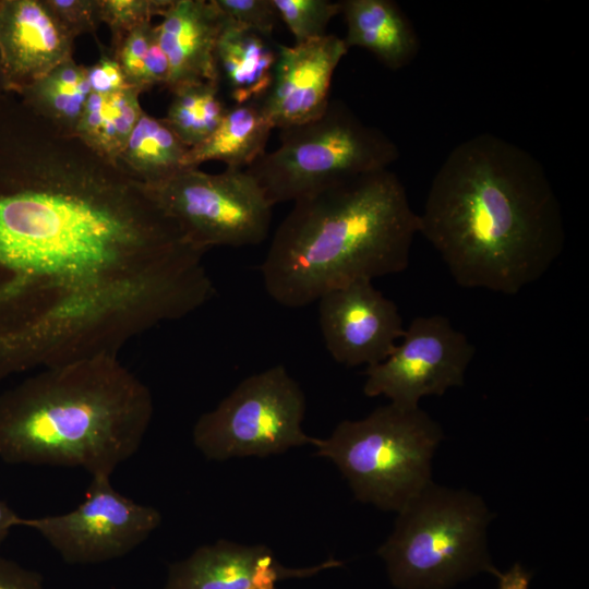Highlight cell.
Listing matches in <instances>:
<instances>
[{"mask_svg": "<svg viewBox=\"0 0 589 589\" xmlns=\"http://www.w3.org/2000/svg\"><path fill=\"white\" fill-rule=\"evenodd\" d=\"M421 233L462 288L517 294L565 244L558 197L542 164L491 133L456 145L419 214Z\"/></svg>", "mask_w": 589, "mask_h": 589, "instance_id": "1", "label": "cell"}, {"mask_svg": "<svg viewBox=\"0 0 589 589\" xmlns=\"http://www.w3.org/2000/svg\"><path fill=\"white\" fill-rule=\"evenodd\" d=\"M418 233L396 173L347 178L293 202L261 264L264 288L283 306H306L352 281L405 271Z\"/></svg>", "mask_w": 589, "mask_h": 589, "instance_id": "2", "label": "cell"}, {"mask_svg": "<svg viewBox=\"0 0 589 589\" xmlns=\"http://www.w3.org/2000/svg\"><path fill=\"white\" fill-rule=\"evenodd\" d=\"M149 388L113 354L44 368L0 395V460L107 476L139 450Z\"/></svg>", "mask_w": 589, "mask_h": 589, "instance_id": "3", "label": "cell"}, {"mask_svg": "<svg viewBox=\"0 0 589 589\" xmlns=\"http://www.w3.org/2000/svg\"><path fill=\"white\" fill-rule=\"evenodd\" d=\"M397 513L377 550L395 588L450 589L480 573L501 574L486 545L491 514L478 495L431 482Z\"/></svg>", "mask_w": 589, "mask_h": 589, "instance_id": "4", "label": "cell"}, {"mask_svg": "<svg viewBox=\"0 0 589 589\" xmlns=\"http://www.w3.org/2000/svg\"><path fill=\"white\" fill-rule=\"evenodd\" d=\"M443 431L425 411L389 402L359 420H344L316 455L332 460L357 500L399 512L431 481V461Z\"/></svg>", "mask_w": 589, "mask_h": 589, "instance_id": "5", "label": "cell"}, {"mask_svg": "<svg viewBox=\"0 0 589 589\" xmlns=\"http://www.w3.org/2000/svg\"><path fill=\"white\" fill-rule=\"evenodd\" d=\"M398 157V147L384 132L364 124L344 103L330 100L316 119L281 129L279 146L244 170L274 206L389 169Z\"/></svg>", "mask_w": 589, "mask_h": 589, "instance_id": "6", "label": "cell"}, {"mask_svg": "<svg viewBox=\"0 0 589 589\" xmlns=\"http://www.w3.org/2000/svg\"><path fill=\"white\" fill-rule=\"evenodd\" d=\"M305 396L283 364L241 381L214 409L196 420L194 446L209 459L266 457L313 445L302 429Z\"/></svg>", "mask_w": 589, "mask_h": 589, "instance_id": "7", "label": "cell"}, {"mask_svg": "<svg viewBox=\"0 0 589 589\" xmlns=\"http://www.w3.org/2000/svg\"><path fill=\"white\" fill-rule=\"evenodd\" d=\"M145 187L185 239L204 252L217 245H256L268 236L273 205L244 169L214 175L181 168Z\"/></svg>", "mask_w": 589, "mask_h": 589, "instance_id": "8", "label": "cell"}, {"mask_svg": "<svg viewBox=\"0 0 589 589\" xmlns=\"http://www.w3.org/2000/svg\"><path fill=\"white\" fill-rule=\"evenodd\" d=\"M161 524L153 506L118 492L110 477H92L85 498L73 510L38 518H21L19 526L37 531L72 565H91L123 557Z\"/></svg>", "mask_w": 589, "mask_h": 589, "instance_id": "9", "label": "cell"}, {"mask_svg": "<svg viewBox=\"0 0 589 589\" xmlns=\"http://www.w3.org/2000/svg\"><path fill=\"white\" fill-rule=\"evenodd\" d=\"M382 362L365 369L363 393L417 408L421 398L461 386L474 356L468 337L440 314L417 316Z\"/></svg>", "mask_w": 589, "mask_h": 589, "instance_id": "10", "label": "cell"}, {"mask_svg": "<svg viewBox=\"0 0 589 589\" xmlns=\"http://www.w3.org/2000/svg\"><path fill=\"white\" fill-rule=\"evenodd\" d=\"M316 302L325 347L345 366L369 368L384 361L404 334L397 305L372 280L335 288Z\"/></svg>", "mask_w": 589, "mask_h": 589, "instance_id": "11", "label": "cell"}, {"mask_svg": "<svg viewBox=\"0 0 589 589\" xmlns=\"http://www.w3.org/2000/svg\"><path fill=\"white\" fill-rule=\"evenodd\" d=\"M340 565L329 558L313 566L288 567L266 545L221 539L170 564L163 589H276L280 581L309 578Z\"/></svg>", "mask_w": 589, "mask_h": 589, "instance_id": "12", "label": "cell"}, {"mask_svg": "<svg viewBox=\"0 0 589 589\" xmlns=\"http://www.w3.org/2000/svg\"><path fill=\"white\" fill-rule=\"evenodd\" d=\"M274 81L261 106L273 128L286 129L320 117L329 104L335 69L348 48L325 36L293 46L278 45Z\"/></svg>", "mask_w": 589, "mask_h": 589, "instance_id": "13", "label": "cell"}, {"mask_svg": "<svg viewBox=\"0 0 589 589\" xmlns=\"http://www.w3.org/2000/svg\"><path fill=\"white\" fill-rule=\"evenodd\" d=\"M74 37L45 0H0V53L9 93L73 59Z\"/></svg>", "mask_w": 589, "mask_h": 589, "instance_id": "14", "label": "cell"}, {"mask_svg": "<svg viewBox=\"0 0 589 589\" xmlns=\"http://www.w3.org/2000/svg\"><path fill=\"white\" fill-rule=\"evenodd\" d=\"M224 20L215 0H171L155 25L168 62L167 89L201 81L219 82L215 49Z\"/></svg>", "mask_w": 589, "mask_h": 589, "instance_id": "15", "label": "cell"}, {"mask_svg": "<svg viewBox=\"0 0 589 589\" xmlns=\"http://www.w3.org/2000/svg\"><path fill=\"white\" fill-rule=\"evenodd\" d=\"M340 5L348 49H366L390 70L408 65L418 55V35L394 1L344 0Z\"/></svg>", "mask_w": 589, "mask_h": 589, "instance_id": "16", "label": "cell"}, {"mask_svg": "<svg viewBox=\"0 0 589 589\" xmlns=\"http://www.w3.org/2000/svg\"><path fill=\"white\" fill-rule=\"evenodd\" d=\"M276 60L277 51L267 38L225 14L215 62L219 82H225L235 105L261 103L266 97L274 81Z\"/></svg>", "mask_w": 589, "mask_h": 589, "instance_id": "17", "label": "cell"}, {"mask_svg": "<svg viewBox=\"0 0 589 589\" xmlns=\"http://www.w3.org/2000/svg\"><path fill=\"white\" fill-rule=\"evenodd\" d=\"M261 103H247L227 108L215 131L202 143L188 149L183 168H197L209 160L226 168L247 169L265 153L273 130Z\"/></svg>", "mask_w": 589, "mask_h": 589, "instance_id": "18", "label": "cell"}, {"mask_svg": "<svg viewBox=\"0 0 589 589\" xmlns=\"http://www.w3.org/2000/svg\"><path fill=\"white\" fill-rule=\"evenodd\" d=\"M140 92L125 87L88 95L74 136L105 159L117 164L133 128L143 113Z\"/></svg>", "mask_w": 589, "mask_h": 589, "instance_id": "19", "label": "cell"}, {"mask_svg": "<svg viewBox=\"0 0 589 589\" xmlns=\"http://www.w3.org/2000/svg\"><path fill=\"white\" fill-rule=\"evenodd\" d=\"M188 149L164 119L143 111L117 164L139 182L151 185L183 168Z\"/></svg>", "mask_w": 589, "mask_h": 589, "instance_id": "20", "label": "cell"}, {"mask_svg": "<svg viewBox=\"0 0 589 589\" xmlns=\"http://www.w3.org/2000/svg\"><path fill=\"white\" fill-rule=\"evenodd\" d=\"M87 67L68 60L16 94L36 115L74 135L91 94Z\"/></svg>", "mask_w": 589, "mask_h": 589, "instance_id": "21", "label": "cell"}, {"mask_svg": "<svg viewBox=\"0 0 589 589\" xmlns=\"http://www.w3.org/2000/svg\"><path fill=\"white\" fill-rule=\"evenodd\" d=\"M170 93L171 103L163 119L189 148L206 140L227 111L219 97V82L185 84Z\"/></svg>", "mask_w": 589, "mask_h": 589, "instance_id": "22", "label": "cell"}, {"mask_svg": "<svg viewBox=\"0 0 589 589\" xmlns=\"http://www.w3.org/2000/svg\"><path fill=\"white\" fill-rule=\"evenodd\" d=\"M120 64L127 84L140 93L153 86L165 87L168 62L155 33V25L147 22L133 29L112 53Z\"/></svg>", "mask_w": 589, "mask_h": 589, "instance_id": "23", "label": "cell"}, {"mask_svg": "<svg viewBox=\"0 0 589 589\" xmlns=\"http://www.w3.org/2000/svg\"><path fill=\"white\" fill-rule=\"evenodd\" d=\"M272 3L294 37V44L325 36L328 23L341 12L340 1L272 0Z\"/></svg>", "mask_w": 589, "mask_h": 589, "instance_id": "24", "label": "cell"}, {"mask_svg": "<svg viewBox=\"0 0 589 589\" xmlns=\"http://www.w3.org/2000/svg\"><path fill=\"white\" fill-rule=\"evenodd\" d=\"M171 0H100V20L110 31L113 53L133 29L161 16Z\"/></svg>", "mask_w": 589, "mask_h": 589, "instance_id": "25", "label": "cell"}, {"mask_svg": "<svg viewBox=\"0 0 589 589\" xmlns=\"http://www.w3.org/2000/svg\"><path fill=\"white\" fill-rule=\"evenodd\" d=\"M47 7L74 37L89 34L97 44V28L101 24L100 0H45Z\"/></svg>", "mask_w": 589, "mask_h": 589, "instance_id": "26", "label": "cell"}, {"mask_svg": "<svg viewBox=\"0 0 589 589\" xmlns=\"http://www.w3.org/2000/svg\"><path fill=\"white\" fill-rule=\"evenodd\" d=\"M217 7L232 21L271 37L279 16L272 0H215Z\"/></svg>", "mask_w": 589, "mask_h": 589, "instance_id": "27", "label": "cell"}, {"mask_svg": "<svg viewBox=\"0 0 589 589\" xmlns=\"http://www.w3.org/2000/svg\"><path fill=\"white\" fill-rule=\"evenodd\" d=\"M99 59L87 67V77L91 91L94 93H109L130 87L117 59L108 47L98 44Z\"/></svg>", "mask_w": 589, "mask_h": 589, "instance_id": "28", "label": "cell"}, {"mask_svg": "<svg viewBox=\"0 0 589 589\" xmlns=\"http://www.w3.org/2000/svg\"><path fill=\"white\" fill-rule=\"evenodd\" d=\"M0 589H44L43 576L0 555Z\"/></svg>", "mask_w": 589, "mask_h": 589, "instance_id": "29", "label": "cell"}, {"mask_svg": "<svg viewBox=\"0 0 589 589\" xmlns=\"http://www.w3.org/2000/svg\"><path fill=\"white\" fill-rule=\"evenodd\" d=\"M498 580L497 589H528L531 573L519 563H515L508 570L496 577Z\"/></svg>", "mask_w": 589, "mask_h": 589, "instance_id": "30", "label": "cell"}, {"mask_svg": "<svg viewBox=\"0 0 589 589\" xmlns=\"http://www.w3.org/2000/svg\"><path fill=\"white\" fill-rule=\"evenodd\" d=\"M20 519L21 517L8 504L0 501V546L9 536L11 529L19 527Z\"/></svg>", "mask_w": 589, "mask_h": 589, "instance_id": "31", "label": "cell"}, {"mask_svg": "<svg viewBox=\"0 0 589 589\" xmlns=\"http://www.w3.org/2000/svg\"><path fill=\"white\" fill-rule=\"evenodd\" d=\"M4 93H9V91L0 53V95Z\"/></svg>", "mask_w": 589, "mask_h": 589, "instance_id": "32", "label": "cell"}]
</instances>
